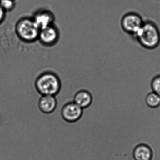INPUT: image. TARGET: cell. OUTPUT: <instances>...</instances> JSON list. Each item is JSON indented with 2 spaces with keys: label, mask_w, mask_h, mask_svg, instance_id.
I'll list each match as a JSON object with an SVG mask.
<instances>
[{
  "label": "cell",
  "mask_w": 160,
  "mask_h": 160,
  "mask_svg": "<svg viewBox=\"0 0 160 160\" xmlns=\"http://www.w3.org/2000/svg\"><path fill=\"white\" fill-rule=\"evenodd\" d=\"M6 12L0 6V25H1L5 20L6 18Z\"/></svg>",
  "instance_id": "5bb4252c"
},
{
  "label": "cell",
  "mask_w": 160,
  "mask_h": 160,
  "mask_svg": "<svg viewBox=\"0 0 160 160\" xmlns=\"http://www.w3.org/2000/svg\"><path fill=\"white\" fill-rule=\"evenodd\" d=\"M32 17L40 29L54 25L55 21V15L48 10H39Z\"/></svg>",
  "instance_id": "52a82bcc"
},
{
  "label": "cell",
  "mask_w": 160,
  "mask_h": 160,
  "mask_svg": "<svg viewBox=\"0 0 160 160\" xmlns=\"http://www.w3.org/2000/svg\"><path fill=\"white\" fill-rule=\"evenodd\" d=\"M0 6L6 13L12 12L15 8V0H0Z\"/></svg>",
  "instance_id": "7c38bea8"
},
{
  "label": "cell",
  "mask_w": 160,
  "mask_h": 160,
  "mask_svg": "<svg viewBox=\"0 0 160 160\" xmlns=\"http://www.w3.org/2000/svg\"><path fill=\"white\" fill-rule=\"evenodd\" d=\"M34 86L37 92L41 95L56 96L61 89L62 82L56 73L45 71L36 78Z\"/></svg>",
  "instance_id": "6da1fadb"
},
{
  "label": "cell",
  "mask_w": 160,
  "mask_h": 160,
  "mask_svg": "<svg viewBox=\"0 0 160 160\" xmlns=\"http://www.w3.org/2000/svg\"><path fill=\"white\" fill-rule=\"evenodd\" d=\"M61 113L64 120L73 123L81 118L83 114V109L73 102H69L62 107Z\"/></svg>",
  "instance_id": "8992f818"
},
{
  "label": "cell",
  "mask_w": 160,
  "mask_h": 160,
  "mask_svg": "<svg viewBox=\"0 0 160 160\" xmlns=\"http://www.w3.org/2000/svg\"><path fill=\"white\" fill-rule=\"evenodd\" d=\"M132 157L133 160H152L153 149L147 143H139L133 148Z\"/></svg>",
  "instance_id": "ba28073f"
},
{
  "label": "cell",
  "mask_w": 160,
  "mask_h": 160,
  "mask_svg": "<svg viewBox=\"0 0 160 160\" xmlns=\"http://www.w3.org/2000/svg\"><path fill=\"white\" fill-rule=\"evenodd\" d=\"M40 30L32 17H29L21 18L15 25L17 37L26 43H32L38 41Z\"/></svg>",
  "instance_id": "3957f363"
},
{
  "label": "cell",
  "mask_w": 160,
  "mask_h": 160,
  "mask_svg": "<svg viewBox=\"0 0 160 160\" xmlns=\"http://www.w3.org/2000/svg\"><path fill=\"white\" fill-rule=\"evenodd\" d=\"M144 22L142 18L138 14L130 12L122 17L121 25L122 30L126 33L135 36L141 28Z\"/></svg>",
  "instance_id": "277c9868"
},
{
  "label": "cell",
  "mask_w": 160,
  "mask_h": 160,
  "mask_svg": "<svg viewBox=\"0 0 160 160\" xmlns=\"http://www.w3.org/2000/svg\"><path fill=\"white\" fill-rule=\"evenodd\" d=\"M60 32L55 24L40 29L38 41L44 46H53L59 40Z\"/></svg>",
  "instance_id": "5b68a950"
},
{
  "label": "cell",
  "mask_w": 160,
  "mask_h": 160,
  "mask_svg": "<svg viewBox=\"0 0 160 160\" xmlns=\"http://www.w3.org/2000/svg\"><path fill=\"white\" fill-rule=\"evenodd\" d=\"M151 88L153 92L160 96V75L154 77L151 82Z\"/></svg>",
  "instance_id": "4fadbf2b"
},
{
  "label": "cell",
  "mask_w": 160,
  "mask_h": 160,
  "mask_svg": "<svg viewBox=\"0 0 160 160\" xmlns=\"http://www.w3.org/2000/svg\"><path fill=\"white\" fill-rule=\"evenodd\" d=\"M146 105L151 108H157L160 106V96L153 92H149L145 97Z\"/></svg>",
  "instance_id": "8fae6325"
},
{
  "label": "cell",
  "mask_w": 160,
  "mask_h": 160,
  "mask_svg": "<svg viewBox=\"0 0 160 160\" xmlns=\"http://www.w3.org/2000/svg\"><path fill=\"white\" fill-rule=\"evenodd\" d=\"M58 106V101L55 96L42 95L38 101V107L42 113L49 114L53 113Z\"/></svg>",
  "instance_id": "9c48e42d"
},
{
  "label": "cell",
  "mask_w": 160,
  "mask_h": 160,
  "mask_svg": "<svg viewBox=\"0 0 160 160\" xmlns=\"http://www.w3.org/2000/svg\"><path fill=\"white\" fill-rule=\"evenodd\" d=\"M73 102L82 109H85L91 105L93 102V96L88 91L85 89L80 90L76 92Z\"/></svg>",
  "instance_id": "30bf717a"
},
{
  "label": "cell",
  "mask_w": 160,
  "mask_h": 160,
  "mask_svg": "<svg viewBox=\"0 0 160 160\" xmlns=\"http://www.w3.org/2000/svg\"><path fill=\"white\" fill-rule=\"evenodd\" d=\"M139 44L147 49L156 48L160 43V32L153 22L145 21L134 36Z\"/></svg>",
  "instance_id": "7a4b0ae2"
}]
</instances>
